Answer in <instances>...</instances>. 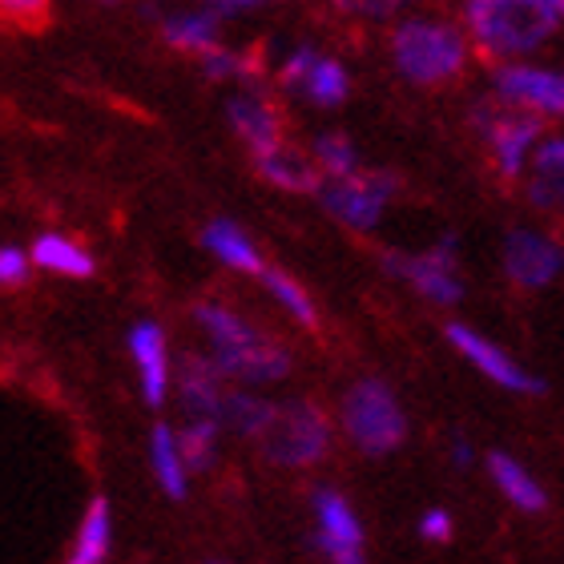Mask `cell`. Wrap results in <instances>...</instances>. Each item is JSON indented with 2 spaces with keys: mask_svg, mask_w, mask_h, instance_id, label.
<instances>
[{
  "mask_svg": "<svg viewBox=\"0 0 564 564\" xmlns=\"http://www.w3.org/2000/svg\"><path fill=\"white\" fill-rule=\"evenodd\" d=\"M556 4L549 0H476L468 24L476 41L492 53H529L556 29Z\"/></svg>",
  "mask_w": 564,
  "mask_h": 564,
  "instance_id": "cell-1",
  "label": "cell"
},
{
  "mask_svg": "<svg viewBox=\"0 0 564 564\" xmlns=\"http://www.w3.org/2000/svg\"><path fill=\"white\" fill-rule=\"evenodd\" d=\"M343 423H347V435L355 440V447L367 452V456H388L391 447H400L403 435H408V420L400 412V400L379 379H364V383H355L347 391Z\"/></svg>",
  "mask_w": 564,
  "mask_h": 564,
  "instance_id": "cell-2",
  "label": "cell"
},
{
  "mask_svg": "<svg viewBox=\"0 0 564 564\" xmlns=\"http://www.w3.org/2000/svg\"><path fill=\"white\" fill-rule=\"evenodd\" d=\"M395 65L415 85L444 82L464 65V36L452 24L408 21L395 33Z\"/></svg>",
  "mask_w": 564,
  "mask_h": 564,
  "instance_id": "cell-3",
  "label": "cell"
},
{
  "mask_svg": "<svg viewBox=\"0 0 564 564\" xmlns=\"http://www.w3.org/2000/svg\"><path fill=\"white\" fill-rule=\"evenodd\" d=\"M327 415L318 412L315 403L294 400L274 408V420L267 423V432L259 435L262 456L282 468H294V464H311L327 452Z\"/></svg>",
  "mask_w": 564,
  "mask_h": 564,
  "instance_id": "cell-4",
  "label": "cell"
},
{
  "mask_svg": "<svg viewBox=\"0 0 564 564\" xmlns=\"http://www.w3.org/2000/svg\"><path fill=\"white\" fill-rule=\"evenodd\" d=\"M395 186H400L395 174H355V177H343V182H330L318 194H323V206L335 218H343L355 230H367V226L379 223L383 202L395 194Z\"/></svg>",
  "mask_w": 564,
  "mask_h": 564,
  "instance_id": "cell-5",
  "label": "cell"
},
{
  "mask_svg": "<svg viewBox=\"0 0 564 564\" xmlns=\"http://www.w3.org/2000/svg\"><path fill=\"white\" fill-rule=\"evenodd\" d=\"M315 512H318V536L315 544L327 553L330 564H367L364 561V529H359V520L355 512L347 508L339 492H323L315 496Z\"/></svg>",
  "mask_w": 564,
  "mask_h": 564,
  "instance_id": "cell-6",
  "label": "cell"
},
{
  "mask_svg": "<svg viewBox=\"0 0 564 564\" xmlns=\"http://www.w3.org/2000/svg\"><path fill=\"white\" fill-rule=\"evenodd\" d=\"M452 262H456V238H444L432 254H420V259H408V254H388L391 274H403V279L415 282V291L432 303H456L464 286L452 274Z\"/></svg>",
  "mask_w": 564,
  "mask_h": 564,
  "instance_id": "cell-7",
  "label": "cell"
},
{
  "mask_svg": "<svg viewBox=\"0 0 564 564\" xmlns=\"http://www.w3.org/2000/svg\"><path fill=\"white\" fill-rule=\"evenodd\" d=\"M505 267L520 286H544L564 267V250L536 230H512L505 242Z\"/></svg>",
  "mask_w": 564,
  "mask_h": 564,
  "instance_id": "cell-8",
  "label": "cell"
},
{
  "mask_svg": "<svg viewBox=\"0 0 564 564\" xmlns=\"http://www.w3.org/2000/svg\"><path fill=\"white\" fill-rule=\"evenodd\" d=\"M447 339H452V347L456 351H464L471 359V364L480 367L484 376L496 379L500 388H512V391H541V379H532L529 371H520L512 359H508L500 347H492L488 339H480L471 327H459V323H452L447 327Z\"/></svg>",
  "mask_w": 564,
  "mask_h": 564,
  "instance_id": "cell-9",
  "label": "cell"
},
{
  "mask_svg": "<svg viewBox=\"0 0 564 564\" xmlns=\"http://www.w3.org/2000/svg\"><path fill=\"white\" fill-rule=\"evenodd\" d=\"M214 367L218 376H235V379H250V383H267V379H282L286 376V351L271 347V343H247V347H226V351H214Z\"/></svg>",
  "mask_w": 564,
  "mask_h": 564,
  "instance_id": "cell-10",
  "label": "cell"
},
{
  "mask_svg": "<svg viewBox=\"0 0 564 564\" xmlns=\"http://www.w3.org/2000/svg\"><path fill=\"white\" fill-rule=\"evenodd\" d=\"M496 89L512 101L536 106L544 113H564V77L544 69H500L496 73Z\"/></svg>",
  "mask_w": 564,
  "mask_h": 564,
  "instance_id": "cell-11",
  "label": "cell"
},
{
  "mask_svg": "<svg viewBox=\"0 0 564 564\" xmlns=\"http://www.w3.org/2000/svg\"><path fill=\"white\" fill-rule=\"evenodd\" d=\"M130 351H133V364H138V376H141V391H145V400L150 403H162L165 400V388H170V367H165V339L162 330L153 327V323H138L130 335Z\"/></svg>",
  "mask_w": 564,
  "mask_h": 564,
  "instance_id": "cell-12",
  "label": "cell"
},
{
  "mask_svg": "<svg viewBox=\"0 0 564 564\" xmlns=\"http://www.w3.org/2000/svg\"><path fill=\"white\" fill-rule=\"evenodd\" d=\"M177 391H182L186 412H194L198 420H218L226 395L218 391V367H214V364L186 359V364H182V371H177Z\"/></svg>",
  "mask_w": 564,
  "mask_h": 564,
  "instance_id": "cell-13",
  "label": "cell"
},
{
  "mask_svg": "<svg viewBox=\"0 0 564 564\" xmlns=\"http://www.w3.org/2000/svg\"><path fill=\"white\" fill-rule=\"evenodd\" d=\"M254 165H259V174L267 177V182H274V186H282V189H294V194H311V189H318L315 165L306 162L299 150H291V145L259 153Z\"/></svg>",
  "mask_w": 564,
  "mask_h": 564,
  "instance_id": "cell-14",
  "label": "cell"
},
{
  "mask_svg": "<svg viewBox=\"0 0 564 564\" xmlns=\"http://www.w3.org/2000/svg\"><path fill=\"white\" fill-rule=\"evenodd\" d=\"M230 126H235V130L254 145V153H271L282 145L274 109L262 106V101H254V97H235V101H230Z\"/></svg>",
  "mask_w": 564,
  "mask_h": 564,
  "instance_id": "cell-15",
  "label": "cell"
},
{
  "mask_svg": "<svg viewBox=\"0 0 564 564\" xmlns=\"http://www.w3.org/2000/svg\"><path fill=\"white\" fill-rule=\"evenodd\" d=\"M532 202L544 210H564V138L544 141L532 165Z\"/></svg>",
  "mask_w": 564,
  "mask_h": 564,
  "instance_id": "cell-16",
  "label": "cell"
},
{
  "mask_svg": "<svg viewBox=\"0 0 564 564\" xmlns=\"http://www.w3.org/2000/svg\"><path fill=\"white\" fill-rule=\"evenodd\" d=\"M532 138H536V121L532 118H496L488 126V141H492L496 162H500L505 174H520Z\"/></svg>",
  "mask_w": 564,
  "mask_h": 564,
  "instance_id": "cell-17",
  "label": "cell"
},
{
  "mask_svg": "<svg viewBox=\"0 0 564 564\" xmlns=\"http://www.w3.org/2000/svg\"><path fill=\"white\" fill-rule=\"evenodd\" d=\"M488 471H492L496 488H500V492H505L517 508H524V512H541V508H544L541 484L532 480L529 471L520 468L512 456H500V452H492V456H488Z\"/></svg>",
  "mask_w": 564,
  "mask_h": 564,
  "instance_id": "cell-18",
  "label": "cell"
},
{
  "mask_svg": "<svg viewBox=\"0 0 564 564\" xmlns=\"http://www.w3.org/2000/svg\"><path fill=\"white\" fill-rule=\"evenodd\" d=\"M202 242H206V247H210L214 254L226 262V267H235V271L262 274L259 250L250 247V238L242 235L235 223H210V226H206V235H202Z\"/></svg>",
  "mask_w": 564,
  "mask_h": 564,
  "instance_id": "cell-19",
  "label": "cell"
},
{
  "mask_svg": "<svg viewBox=\"0 0 564 564\" xmlns=\"http://www.w3.org/2000/svg\"><path fill=\"white\" fill-rule=\"evenodd\" d=\"M33 259L41 262L45 271H57V274H77V279L94 274V259H89L82 247H73L69 238H61V235H41V238H36Z\"/></svg>",
  "mask_w": 564,
  "mask_h": 564,
  "instance_id": "cell-20",
  "label": "cell"
},
{
  "mask_svg": "<svg viewBox=\"0 0 564 564\" xmlns=\"http://www.w3.org/2000/svg\"><path fill=\"white\" fill-rule=\"evenodd\" d=\"M153 471L174 500L186 496V459H182V447L170 427H153Z\"/></svg>",
  "mask_w": 564,
  "mask_h": 564,
  "instance_id": "cell-21",
  "label": "cell"
},
{
  "mask_svg": "<svg viewBox=\"0 0 564 564\" xmlns=\"http://www.w3.org/2000/svg\"><path fill=\"white\" fill-rule=\"evenodd\" d=\"M271 420H274V403L254 400V395H226L223 412H218L223 427L242 432V435H262Z\"/></svg>",
  "mask_w": 564,
  "mask_h": 564,
  "instance_id": "cell-22",
  "label": "cell"
},
{
  "mask_svg": "<svg viewBox=\"0 0 564 564\" xmlns=\"http://www.w3.org/2000/svg\"><path fill=\"white\" fill-rule=\"evenodd\" d=\"M214 36H218L214 12H182V17L165 21V41L177 48H202V53H210Z\"/></svg>",
  "mask_w": 564,
  "mask_h": 564,
  "instance_id": "cell-23",
  "label": "cell"
},
{
  "mask_svg": "<svg viewBox=\"0 0 564 564\" xmlns=\"http://www.w3.org/2000/svg\"><path fill=\"white\" fill-rule=\"evenodd\" d=\"M109 549V505L106 500H94L89 512H85L82 536H77V549H73L69 564H97Z\"/></svg>",
  "mask_w": 564,
  "mask_h": 564,
  "instance_id": "cell-24",
  "label": "cell"
},
{
  "mask_svg": "<svg viewBox=\"0 0 564 564\" xmlns=\"http://www.w3.org/2000/svg\"><path fill=\"white\" fill-rule=\"evenodd\" d=\"M198 323L206 327V335L218 343V351H226V347H247V343L259 339L242 318L223 311V306H198Z\"/></svg>",
  "mask_w": 564,
  "mask_h": 564,
  "instance_id": "cell-25",
  "label": "cell"
},
{
  "mask_svg": "<svg viewBox=\"0 0 564 564\" xmlns=\"http://www.w3.org/2000/svg\"><path fill=\"white\" fill-rule=\"evenodd\" d=\"M214 440H218V420H194L186 432L177 435L182 459L189 471H206L214 464Z\"/></svg>",
  "mask_w": 564,
  "mask_h": 564,
  "instance_id": "cell-26",
  "label": "cell"
},
{
  "mask_svg": "<svg viewBox=\"0 0 564 564\" xmlns=\"http://www.w3.org/2000/svg\"><path fill=\"white\" fill-rule=\"evenodd\" d=\"M303 89L318 106H339L343 97H347V73H343L339 61H318L311 77L303 82Z\"/></svg>",
  "mask_w": 564,
  "mask_h": 564,
  "instance_id": "cell-27",
  "label": "cell"
},
{
  "mask_svg": "<svg viewBox=\"0 0 564 564\" xmlns=\"http://www.w3.org/2000/svg\"><path fill=\"white\" fill-rule=\"evenodd\" d=\"M262 282H267V291H271L303 327H315V306H311V299H306V291L299 282L286 279L282 271H262Z\"/></svg>",
  "mask_w": 564,
  "mask_h": 564,
  "instance_id": "cell-28",
  "label": "cell"
},
{
  "mask_svg": "<svg viewBox=\"0 0 564 564\" xmlns=\"http://www.w3.org/2000/svg\"><path fill=\"white\" fill-rule=\"evenodd\" d=\"M315 153H318V162H323V170L335 174V182L355 177V150L347 138H339V133H323V138L315 141Z\"/></svg>",
  "mask_w": 564,
  "mask_h": 564,
  "instance_id": "cell-29",
  "label": "cell"
},
{
  "mask_svg": "<svg viewBox=\"0 0 564 564\" xmlns=\"http://www.w3.org/2000/svg\"><path fill=\"white\" fill-rule=\"evenodd\" d=\"M202 73L214 77V82H223V77H238V73H254V69H250V61L238 57V53L210 48V53H202Z\"/></svg>",
  "mask_w": 564,
  "mask_h": 564,
  "instance_id": "cell-30",
  "label": "cell"
},
{
  "mask_svg": "<svg viewBox=\"0 0 564 564\" xmlns=\"http://www.w3.org/2000/svg\"><path fill=\"white\" fill-rule=\"evenodd\" d=\"M318 65V57L315 53H311V48H294L291 53V61H286V65H282V82L286 85H299V82H306V77H311V69H315Z\"/></svg>",
  "mask_w": 564,
  "mask_h": 564,
  "instance_id": "cell-31",
  "label": "cell"
},
{
  "mask_svg": "<svg viewBox=\"0 0 564 564\" xmlns=\"http://www.w3.org/2000/svg\"><path fill=\"white\" fill-rule=\"evenodd\" d=\"M24 254L21 250H12V247H4L0 250V279H4V286H21L24 282Z\"/></svg>",
  "mask_w": 564,
  "mask_h": 564,
  "instance_id": "cell-32",
  "label": "cell"
},
{
  "mask_svg": "<svg viewBox=\"0 0 564 564\" xmlns=\"http://www.w3.org/2000/svg\"><path fill=\"white\" fill-rule=\"evenodd\" d=\"M420 532L427 536V541H447V536H452V517L440 512V508H432V512L420 520Z\"/></svg>",
  "mask_w": 564,
  "mask_h": 564,
  "instance_id": "cell-33",
  "label": "cell"
},
{
  "mask_svg": "<svg viewBox=\"0 0 564 564\" xmlns=\"http://www.w3.org/2000/svg\"><path fill=\"white\" fill-rule=\"evenodd\" d=\"M452 456H456V464H459V468H468V459H471V447H468V444H456V452H452Z\"/></svg>",
  "mask_w": 564,
  "mask_h": 564,
  "instance_id": "cell-34",
  "label": "cell"
},
{
  "mask_svg": "<svg viewBox=\"0 0 564 564\" xmlns=\"http://www.w3.org/2000/svg\"><path fill=\"white\" fill-rule=\"evenodd\" d=\"M210 564H223V561H210Z\"/></svg>",
  "mask_w": 564,
  "mask_h": 564,
  "instance_id": "cell-35",
  "label": "cell"
}]
</instances>
